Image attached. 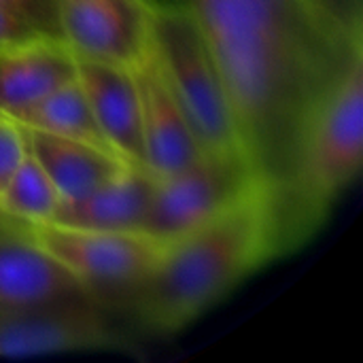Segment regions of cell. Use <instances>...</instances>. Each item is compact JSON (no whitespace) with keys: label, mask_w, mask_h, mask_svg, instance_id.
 Segmentation results:
<instances>
[{"label":"cell","mask_w":363,"mask_h":363,"mask_svg":"<svg viewBox=\"0 0 363 363\" xmlns=\"http://www.w3.org/2000/svg\"><path fill=\"white\" fill-rule=\"evenodd\" d=\"M77 79L111 151L130 166H145L134 66L77 57Z\"/></svg>","instance_id":"8fae6325"},{"label":"cell","mask_w":363,"mask_h":363,"mask_svg":"<svg viewBox=\"0 0 363 363\" xmlns=\"http://www.w3.org/2000/svg\"><path fill=\"white\" fill-rule=\"evenodd\" d=\"M155 0H55L60 38L79 60L136 66L151 49Z\"/></svg>","instance_id":"ba28073f"},{"label":"cell","mask_w":363,"mask_h":363,"mask_svg":"<svg viewBox=\"0 0 363 363\" xmlns=\"http://www.w3.org/2000/svg\"><path fill=\"white\" fill-rule=\"evenodd\" d=\"M140 96L143 164L157 179L189 166L204 149L168 87L151 49L134 66Z\"/></svg>","instance_id":"30bf717a"},{"label":"cell","mask_w":363,"mask_h":363,"mask_svg":"<svg viewBox=\"0 0 363 363\" xmlns=\"http://www.w3.org/2000/svg\"><path fill=\"white\" fill-rule=\"evenodd\" d=\"M28 230L89 296L111 308L125 306L164 247L143 232H98L55 223L28 225Z\"/></svg>","instance_id":"8992f818"},{"label":"cell","mask_w":363,"mask_h":363,"mask_svg":"<svg viewBox=\"0 0 363 363\" xmlns=\"http://www.w3.org/2000/svg\"><path fill=\"white\" fill-rule=\"evenodd\" d=\"M319 21L342 36H363V0H300Z\"/></svg>","instance_id":"e0dca14e"},{"label":"cell","mask_w":363,"mask_h":363,"mask_svg":"<svg viewBox=\"0 0 363 363\" xmlns=\"http://www.w3.org/2000/svg\"><path fill=\"white\" fill-rule=\"evenodd\" d=\"M157 177L145 166H125L83 198L60 202L51 223L98 232H140Z\"/></svg>","instance_id":"4fadbf2b"},{"label":"cell","mask_w":363,"mask_h":363,"mask_svg":"<svg viewBox=\"0 0 363 363\" xmlns=\"http://www.w3.org/2000/svg\"><path fill=\"white\" fill-rule=\"evenodd\" d=\"M151 53L200 147L245 155L217 64L185 0H155Z\"/></svg>","instance_id":"277c9868"},{"label":"cell","mask_w":363,"mask_h":363,"mask_svg":"<svg viewBox=\"0 0 363 363\" xmlns=\"http://www.w3.org/2000/svg\"><path fill=\"white\" fill-rule=\"evenodd\" d=\"M185 2L217 64L279 236L306 121L363 36L338 34L300 0Z\"/></svg>","instance_id":"6da1fadb"},{"label":"cell","mask_w":363,"mask_h":363,"mask_svg":"<svg viewBox=\"0 0 363 363\" xmlns=\"http://www.w3.org/2000/svg\"><path fill=\"white\" fill-rule=\"evenodd\" d=\"M0 6L13 11L43 34L60 36L55 0H0Z\"/></svg>","instance_id":"d6986e66"},{"label":"cell","mask_w":363,"mask_h":363,"mask_svg":"<svg viewBox=\"0 0 363 363\" xmlns=\"http://www.w3.org/2000/svg\"><path fill=\"white\" fill-rule=\"evenodd\" d=\"M277 257L272 206L257 187L204 225L164 245L123 308L145 330L174 334Z\"/></svg>","instance_id":"7a4b0ae2"},{"label":"cell","mask_w":363,"mask_h":363,"mask_svg":"<svg viewBox=\"0 0 363 363\" xmlns=\"http://www.w3.org/2000/svg\"><path fill=\"white\" fill-rule=\"evenodd\" d=\"M108 311V304L85 294L0 317V357L128 351L132 340L111 319Z\"/></svg>","instance_id":"52a82bcc"},{"label":"cell","mask_w":363,"mask_h":363,"mask_svg":"<svg viewBox=\"0 0 363 363\" xmlns=\"http://www.w3.org/2000/svg\"><path fill=\"white\" fill-rule=\"evenodd\" d=\"M28 155L26 128L13 117L0 115V191Z\"/></svg>","instance_id":"ac0fdd59"},{"label":"cell","mask_w":363,"mask_h":363,"mask_svg":"<svg viewBox=\"0 0 363 363\" xmlns=\"http://www.w3.org/2000/svg\"><path fill=\"white\" fill-rule=\"evenodd\" d=\"M262 187L242 153L202 151L189 166L160 177L140 232L168 245Z\"/></svg>","instance_id":"5b68a950"},{"label":"cell","mask_w":363,"mask_h":363,"mask_svg":"<svg viewBox=\"0 0 363 363\" xmlns=\"http://www.w3.org/2000/svg\"><path fill=\"white\" fill-rule=\"evenodd\" d=\"M77 77V55L60 36H34L0 47V115L17 119Z\"/></svg>","instance_id":"7c38bea8"},{"label":"cell","mask_w":363,"mask_h":363,"mask_svg":"<svg viewBox=\"0 0 363 363\" xmlns=\"http://www.w3.org/2000/svg\"><path fill=\"white\" fill-rule=\"evenodd\" d=\"M15 121H19L23 128L111 149L100 134V128L94 119V113L77 77L47 94L34 106L23 111Z\"/></svg>","instance_id":"9a60e30c"},{"label":"cell","mask_w":363,"mask_h":363,"mask_svg":"<svg viewBox=\"0 0 363 363\" xmlns=\"http://www.w3.org/2000/svg\"><path fill=\"white\" fill-rule=\"evenodd\" d=\"M60 202L62 200L45 170L28 151L26 160L17 166L0 191V215L23 225L51 223Z\"/></svg>","instance_id":"2e32d148"},{"label":"cell","mask_w":363,"mask_h":363,"mask_svg":"<svg viewBox=\"0 0 363 363\" xmlns=\"http://www.w3.org/2000/svg\"><path fill=\"white\" fill-rule=\"evenodd\" d=\"M85 294V287L32 238L28 225L0 215V317Z\"/></svg>","instance_id":"9c48e42d"},{"label":"cell","mask_w":363,"mask_h":363,"mask_svg":"<svg viewBox=\"0 0 363 363\" xmlns=\"http://www.w3.org/2000/svg\"><path fill=\"white\" fill-rule=\"evenodd\" d=\"M363 164V47L315 104L296 157L287 206L279 225L281 255L306 240Z\"/></svg>","instance_id":"3957f363"},{"label":"cell","mask_w":363,"mask_h":363,"mask_svg":"<svg viewBox=\"0 0 363 363\" xmlns=\"http://www.w3.org/2000/svg\"><path fill=\"white\" fill-rule=\"evenodd\" d=\"M28 151L45 170L62 202L83 198L128 164L111 149L26 128Z\"/></svg>","instance_id":"5bb4252c"},{"label":"cell","mask_w":363,"mask_h":363,"mask_svg":"<svg viewBox=\"0 0 363 363\" xmlns=\"http://www.w3.org/2000/svg\"><path fill=\"white\" fill-rule=\"evenodd\" d=\"M34 36H51V34H43L32 23H28L26 19L15 15L13 11L0 6V47L23 43V40L34 38Z\"/></svg>","instance_id":"ffe728a7"}]
</instances>
